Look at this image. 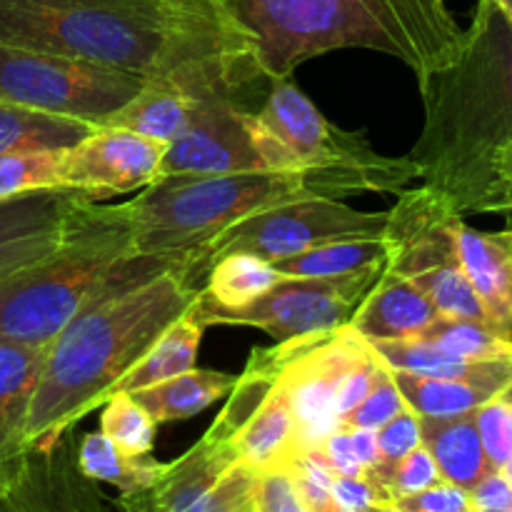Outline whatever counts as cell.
<instances>
[{"label":"cell","mask_w":512,"mask_h":512,"mask_svg":"<svg viewBox=\"0 0 512 512\" xmlns=\"http://www.w3.org/2000/svg\"><path fill=\"white\" fill-rule=\"evenodd\" d=\"M425 123L410 158L458 213L483 203L512 153V23L478 0L455 60L420 80Z\"/></svg>","instance_id":"obj_3"},{"label":"cell","mask_w":512,"mask_h":512,"mask_svg":"<svg viewBox=\"0 0 512 512\" xmlns=\"http://www.w3.org/2000/svg\"><path fill=\"white\" fill-rule=\"evenodd\" d=\"M420 433L423 445L448 483L473 490L493 470L475 423V413L455 418H420Z\"/></svg>","instance_id":"obj_21"},{"label":"cell","mask_w":512,"mask_h":512,"mask_svg":"<svg viewBox=\"0 0 512 512\" xmlns=\"http://www.w3.org/2000/svg\"><path fill=\"white\" fill-rule=\"evenodd\" d=\"M498 398H503V400H508V403H512V375H510V380H508V383H505L503 393H500Z\"/></svg>","instance_id":"obj_47"},{"label":"cell","mask_w":512,"mask_h":512,"mask_svg":"<svg viewBox=\"0 0 512 512\" xmlns=\"http://www.w3.org/2000/svg\"><path fill=\"white\" fill-rule=\"evenodd\" d=\"M345 428V425H343ZM350 440H353L355 455H358L360 465L365 468V473H375V470L383 465V458H380V448H378V430H368V428H348Z\"/></svg>","instance_id":"obj_44"},{"label":"cell","mask_w":512,"mask_h":512,"mask_svg":"<svg viewBox=\"0 0 512 512\" xmlns=\"http://www.w3.org/2000/svg\"><path fill=\"white\" fill-rule=\"evenodd\" d=\"M0 43L153 78L253 53L220 0H0Z\"/></svg>","instance_id":"obj_2"},{"label":"cell","mask_w":512,"mask_h":512,"mask_svg":"<svg viewBox=\"0 0 512 512\" xmlns=\"http://www.w3.org/2000/svg\"><path fill=\"white\" fill-rule=\"evenodd\" d=\"M78 468L93 483L115 485L120 495H130L153 485L165 463L150 458V453H128L103 433H88L78 443Z\"/></svg>","instance_id":"obj_26"},{"label":"cell","mask_w":512,"mask_h":512,"mask_svg":"<svg viewBox=\"0 0 512 512\" xmlns=\"http://www.w3.org/2000/svg\"><path fill=\"white\" fill-rule=\"evenodd\" d=\"M143 83L125 70L0 43V103L103 125Z\"/></svg>","instance_id":"obj_9"},{"label":"cell","mask_w":512,"mask_h":512,"mask_svg":"<svg viewBox=\"0 0 512 512\" xmlns=\"http://www.w3.org/2000/svg\"><path fill=\"white\" fill-rule=\"evenodd\" d=\"M320 453H323L325 463L330 465L335 475H343V478H363V475H368L363 465H360L358 455H355L348 428H343V425L323 440Z\"/></svg>","instance_id":"obj_41"},{"label":"cell","mask_w":512,"mask_h":512,"mask_svg":"<svg viewBox=\"0 0 512 512\" xmlns=\"http://www.w3.org/2000/svg\"><path fill=\"white\" fill-rule=\"evenodd\" d=\"M235 385V375L218 373V370L193 368L183 375L163 380L153 388L130 393L145 413L153 418L155 425L175 423V420H188L203 413L205 408L228 395Z\"/></svg>","instance_id":"obj_22"},{"label":"cell","mask_w":512,"mask_h":512,"mask_svg":"<svg viewBox=\"0 0 512 512\" xmlns=\"http://www.w3.org/2000/svg\"><path fill=\"white\" fill-rule=\"evenodd\" d=\"M493 3L498 5V10H500V13H503L505 18H508L510 23H512V0H493Z\"/></svg>","instance_id":"obj_45"},{"label":"cell","mask_w":512,"mask_h":512,"mask_svg":"<svg viewBox=\"0 0 512 512\" xmlns=\"http://www.w3.org/2000/svg\"><path fill=\"white\" fill-rule=\"evenodd\" d=\"M435 318L438 310L428 295L385 265L378 283L368 290L355 310L350 328L368 343L410 340L418 338Z\"/></svg>","instance_id":"obj_17"},{"label":"cell","mask_w":512,"mask_h":512,"mask_svg":"<svg viewBox=\"0 0 512 512\" xmlns=\"http://www.w3.org/2000/svg\"><path fill=\"white\" fill-rule=\"evenodd\" d=\"M370 512H398L393 508V505H383V508H375V510H370Z\"/></svg>","instance_id":"obj_48"},{"label":"cell","mask_w":512,"mask_h":512,"mask_svg":"<svg viewBox=\"0 0 512 512\" xmlns=\"http://www.w3.org/2000/svg\"><path fill=\"white\" fill-rule=\"evenodd\" d=\"M165 143L123 128L98 125L90 135L63 150L60 185L80 190L93 203L135 193L158 178Z\"/></svg>","instance_id":"obj_14"},{"label":"cell","mask_w":512,"mask_h":512,"mask_svg":"<svg viewBox=\"0 0 512 512\" xmlns=\"http://www.w3.org/2000/svg\"><path fill=\"white\" fill-rule=\"evenodd\" d=\"M155 428L143 405L130 393H115L105 400L100 433L108 435L115 445L135 455H148L155 443Z\"/></svg>","instance_id":"obj_31"},{"label":"cell","mask_w":512,"mask_h":512,"mask_svg":"<svg viewBox=\"0 0 512 512\" xmlns=\"http://www.w3.org/2000/svg\"><path fill=\"white\" fill-rule=\"evenodd\" d=\"M255 512H310L308 505L295 490L288 470H268L258 473V493Z\"/></svg>","instance_id":"obj_40"},{"label":"cell","mask_w":512,"mask_h":512,"mask_svg":"<svg viewBox=\"0 0 512 512\" xmlns=\"http://www.w3.org/2000/svg\"><path fill=\"white\" fill-rule=\"evenodd\" d=\"M405 405L420 418H455L475 413L480 405L498 398V390L470 380L418 378L408 373H393Z\"/></svg>","instance_id":"obj_27"},{"label":"cell","mask_w":512,"mask_h":512,"mask_svg":"<svg viewBox=\"0 0 512 512\" xmlns=\"http://www.w3.org/2000/svg\"><path fill=\"white\" fill-rule=\"evenodd\" d=\"M368 348V340L360 338L350 325L333 333L298 338L283 378L303 450L320 448L323 440L340 428L335 395Z\"/></svg>","instance_id":"obj_13"},{"label":"cell","mask_w":512,"mask_h":512,"mask_svg":"<svg viewBox=\"0 0 512 512\" xmlns=\"http://www.w3.org/2000/svg\"><path fill=\"white\" fill-rule=\"evenodd\" d=\"M403 410H408L403 393H400L398 383H395L393 370L385 368V373L380 375L378 383L373 385V390L365 395L363 403L355 410H350V415L340 425H345V428L380 430L385 423H390L395 415L403 413Z\"/></svg>","instance_id":"obj_34"},{"label":"cell","mask_w":512,"mask_h":512,"mask_svg":"<svg viewBox=\"0 0 512 512\" xmlns=\"http://www.w3.org/2000/svg\"><path fill=\"white\" fill-rule=\"evenodd\" d=\"M385 268H370L363 273L340 275V278H293L283 275L268 293L260 295L245 308L223 310L193 300L190 310L195 318L210 325H248L283 340L310 338V335L333 333L353 320L368 290L378 283Z\"/></svg>","instance_id":"obj_11"},{"label":"cell","mask_w":512,"mask_h":512,"mask_svg":"<svg viewBox=\"0 0 512 512\" xmlns=\"http://www.w3.org/2000/svg\"><path fill=\"white\" fill-rule=\"evenodd\" d=\"M188 263L130 255L45 350L23 453L48 448L113 398L120 380L198 298Z\"/></svg>","instance_id":"obj_1"},{"label":"cell","mask_w":512,"mask_h":512,"mask_svg":"<svg viewBox=\"0 0 512 512\" xmlns=\"http://www.w3.org/2000/svg\"><path fill=\"white\" fill-rule=\"evenodd\" d=\"M280 278L283 273H278L273 263H265L255 255H225V258L215 260L205 273L198 303L223 310L245 308L263 293H268Z\"/></svg>","instance_id":"obj_25"},{"label":"cell","mask_w":512,"mask_h":512,"mask_svg":"<svg viewBox=\"0 0 512 512\" xmlns=\"http://www.w3.org/2000/svg\"><path fill=\"white\" fill-rule=\"evenodd\" d=\"M468 493L470 512H512V485L500 470H490Z\"/></svg>","instance_id":"obj_42"},{"label":"cell","mask_w":512,"mask_h":512,"mask_svg":"<svg viewBox=\"0 0 512 512\" xmlns=\"http://www.w3.org/2000/svg\"><path fill=\"white\" fill-rule=\"evenodd\" d=\"M193 110L195 100L190 98L173 70V73L145 78L143 88L123 108L115 110L103 125L130 130V133L168 145L188 130Z\"/></svg>","instance_id":"obj_19"},{"label":"cell","mask_w":512,"mask_h":512,"mask_svg":"<svg viewBox=\"0 0 512 512\" xmlns=\"http://www.w3.org/2000/svg\"><path fill=\"white\" fill-rule=\"evenodd\" d=\"M500 475H503V478L505 480H508V483L512 485V455H510V458L508 460H505V463L503 465H500Z\"/></svg>","instance_id":"obj_46"},{"label":"cell","mask_w":512,"mask_h":512,"mask_svg":"<svg viewBox=\"0 0 512 512\" xmlns=\"http://www.w3.org/2000/svg\"><path fill=\"white\" fill-rule=\"evenodd\" d=\"M388 213H360L338 198H298L270 205L248 215L213 240L190 265V278L203 288L205 273L215 260L233 253H248L265 263H280L340 240L385 238Z\"/></svg>","instance_id":"obj_8"},{"label":"cell","mask_w":512,"mask_h":512,"mask_svg":"<svg viewBox=\"0 0 512 512\" xmlns=\"http://www.w3.org/2000/svg\"><path fill=\"white\" fill-rule=\"evenodd\" d=\"M80 190L48 188L0 200V278L38 263L60 248L83 208Z\"/></svg>","instance_id":"obj_15"},{"label":"cell","mask_w":512,"mask_h":512,"mask_svg":"<svg viewBox=\"0 0 512 512\" xmlns=\"http://www.w3.org/2000/svg\"><path fill=\"white\" fill-rule=\"evenodd\" d=\"M130 255L125 205L88 203L60 248L0 278V338L50 345Z\"/></svg>","instance_id":"obj_6"},{"label":"cell","mask_w":512,"mask_h":512,"mask_svg":"<svg viewBox=\"0 0 512 512\" xmlns=\"http://www.w3.org/2000/svg\"><path fill=\"white\" fill-rule=\"evenodd\" d=\"M370 478L378 480V483L383 485L390 503H393V500L398 498H408V495L420 493V490H428L430 485L440 483L443 475H440L438 465H435L428 448H425V445H418L413 453L400 458L398 463L380 465L375 473H370Z\"/></svg>","instance_id":"obj_32"},{"label":"cell","mask_w":512,"mask_h":512,"mask_svg":"<svg viewBox=\"0 0 512 512\" xmlns=\"http://www.w3.org/2000/svg\"><path fill=\"white\" fill-rule=\"evenodd\" d=\"M313 195L320 193L303 173L163 175L123 205L133 255L193 265L218 235L248 215Z\"/></svg>","instance_id":"obj_5"},{"label":"cell","mask_w":512,"mask_h":512,"mask_svg":"<svg viewBox=\"0 0 512 512\" xmlns=\"http://www.w3.org/2000/svg\"><path fill=\"white\" fill-rule=\"evenodd\" d=\"M253 40L258 68L288 78L330 50L365 48L403 60L420 80L465 43L448 0H220Z\"/></svg>","instance_id":"obj_4"},{"label":"cell","mask_w":512,"mask_h":512,"mask_svg":"<svg viewBox=\"0 0 512 512\" xmlns=\"http://www.w3.org/2000/svg\"><path fill=\"white\" fill-rule=\"evenodd\" d=\"M483 213H512V153L500 165L498 178L483 203Z\"/></svg>","instance_id":"obj_43"},{"label":"cell","mask_w":512,"mask_h":512,"mask_svg":"<svg viewBox=\"0 0 512 512\" xmlns=\"http://www.w3.org/2000/svg\"><path fill=\"white\" fill-rule=\"evenodd\" d=\"M258 473L238 458L230 440L208 433L153 485L120 495V512H255Z\"/></svg>","instance_id":"obj_12"},{"label":"cell","mask_w":512,"mask_h":512,"mask_svg":"<svg viewBox=\"0 0 512 512\" xmlns=\"http://www.w3.org/2000/svg\"><path fill=\"white\" fill-rule=\"evenodd\" d=\"M385 373V363L375 355L373 348L365 350L363 358L353 365V370L348 373V378L340 385L338 395H335V415L343 423L350 415V410L358 408L365 400V395L373 390V385L378 383L380 375Z\"/></svg>","instance_id":"obj_36"},{"label":"cell","mask_w":512,"mask_h":512,"mask_svg":"<svg viewBox=\"0 0 512 512\" xmlns=\"http://www.w3.org/2000/svg\"><path fill=\"white\" fill-rule=\"evenodd\" d=\"M48 345L0 338V478L23 455V428Z\"/></svg>","instance_id":"obj_18"},{"label":"cell","mask_w":512,"mask_h":512,"mask_svg":"<svg viewBox=\"0 0 512 512\" xmlns=\"http://www.w3.org/2000/svg\"><path fill=\"white\" fill-rule=\"evenodd\" d=\"M295 343L283 340L275 348L253 350L243 375L235 378L228 405L210 425L255 473L285 470L303 450L283 378Z\"/></svg>","instance_id":"obj_10"},{"label":"cell","mask_w":512,"mask_h":512,"mask_svg":"<svg viewBox=\"0 0 512 512\" xmlns=\"http://www.w3.org/2000/svg\"><path fill=\"white\" fill-rule=\"evenodd\" d=\"M288 475L293 478L295 490L308 505L310 512H335L333 505V483L335 473L325 463L320 448L300 450L293 463L288 465Z\"/></svg>","instance_id":"obj_33"},{"label":"cell","mask_w":512,"mask_h":512,"mask_svg":"<svg viewBox=\"0 0 512 512\" xmlns=\"http://www.w3.org/2000/svg\"><path fill=\"white\" fill-rule=\"evenodd\" d=\"M333 505L335 512H370L390 505V498L383 485L370 478V475H363V478L335 475Z\"/></svg>","instance_id":"obj_38"},{"label":"cell","mask_w":512,"mask_h":512,"mask_svg":"<svg viewBox=\"0 0 512 512\" xmlns=\"http://www.w3.org/2000/svg\"><path fill=\"white\" fill-rule=\"evenodd\" d=\"M475 423H478L490 465L498 470L512 455V403L493 398L490 403L480 405L475 410Z\"/></svg>","instance_id":"obj_35"},{"label":"cell","mask_w":512,"mask_h":512,"mask_svg":"<svg viewBox=\"0 0 512 512\" xmlns=\"http://www.w3.org/2000/svg\"><path fill=\"white\" fill-rule=\"evenodd\" d=\"M418 445H423V433H420V418L413 410H403L395 415L390 423L378 430V448L383 465L398 463L408 453H413Z\"/></svg>","instance_id":"obj_37"},{"label":"cell","mask_w":512,"mask_h":512,"mask_svg":"<svg viewBox=\"0 0 512 512\" xmlns=\"http://www.w3.org/2000/svg\"><path fill=\"white\" fill-rule=\"evenodd\" d=\"M468 512H470V510H468Z\"/></svg>","instance_id":"obj_49"},{"label":"cell","mask_w":512,"mask_h":512,"mask_svg":"<svg viewBox=\"0 0 512 512\" xmlns=\"http://www.w3.org/2000/svg\"><path fill=\"white\" fill-rule=\"evenodd\" d=\"M390 505L398 512H468L470 493L448 483V480H440V483L430 485L428 490H420L408 498H398Z\"/></svg>","instance_id":"obj_39"},{"label":"cell","mask_w":512,"mask_h":512,"mask_svg":"<svg viewBox=\"0 0 512 512\" xmlns=\"http://www.w3.org/2000/svg\"><path fill=\"white\" fill-rule=\"evenodd\" d=\"M385 368L393 373L418 375V378H450L470 380V383L490 385L503 393L505 383L512 375V360H470L448 353L443 348L425 343L420 338L410 340H383L370 343Z\"/></svg>","instance_id":"obj_20"},{"label":"cell","mask_w":512,"mask_h":512,"mask_svg":"<svg viewBox=\"0 0 512 512\" xmlns=\"http://www.w3.org/2000/svg\"><path fill=\"white\" fill-rule=\"evenodd\" d=\"M455 248L488 325L512 340V228L485 233L460 218L455 223Z\"/></svg>","instance_id":"obj_16"},{"label":"cell","mask_w":512,"mask_h":512,"mask_svg":"<svg viewBox=\"0 0 512 512\" xmlns=\"http://www.w3.org/2000/svg\"><path fill=\"white\" fill-rule=\"evenodd\" d=\"M203 333L205 325L188 308L150 345L148 353L120 380L115 393H138V390L153 388V385L163 383V380H170L175 375H183L188 370H193L195 360H198V348L200 340H203Z\"/></svg>","instance_id":"obj_23"},{"label":"cell","mask_w":512,"mask_h":512,"mask_svg":"<svg viewBox=\"0 0 512 512\" xmlns=\"http://www.w3.org/2000/svg\"><path fill=\"white\" fill-rule=\"evenodd\" d=\"M63 150H30L0 155V200L60 185Z\"/></svg>","instance_id":"obj_30"},{"label":"cell","mask_w":512,"mask_h":512,"mask_svg":"<svg viewBox=\"0 0 512 512\" xmlns=\"http://www.w3.org/2000/svg\"><path fill=\"white\" fill-rule=\"evenodd\" d=\"M385 265H388V243L385 238H378L320 245L308 253L280 260L275 263V270L293 278H340V275L363 273V270L385 268Z\"/></svg>","instance_id":"obj_28"},{"label":"cell","mask_w":512,"mask_h":512,"mask_svg":"<svg viewBox=\"0 0 512 512\" xmlns=\"http://www.w3.org/2000/svg\"><path fill=\"white\" fill-rule=\"evenodd\" d=\"M98 125L40 113L23 105L0 103V155L30 150H65L90 135Z\"/></svg>","instance_id":"obj_24"},{"label":"cell","mask_w":512,"mask_h":512,"mask_svg":"<svg viewBox=\"0 0 512 512\" xmlns=\"http://www.w3.org/2000/svg\"><path fill=\"white\" fill-rule=\"evenodd\" d=\"M283 173H303L323 198L350 193H400L420 180L413 158H388L353 133L330 123L290 78L270 80L258 113Z\"/></svg>","instance_id":"obj_7"},{"label":"cell","mask_w":512,"mask_h":512,"mask_svg":"<svg viewBox=\"0 0 512 512\" xmlns=\"http://www.w3.org/2000/svg\"><path fill=\"white\" fill-rule=\"evenodd\" d=\"M425 343L470 360H512V340L495 333L488 323L465 318H438L418 335Z\"/></svg>","instance_id":"obj_29"}]
</instances>
